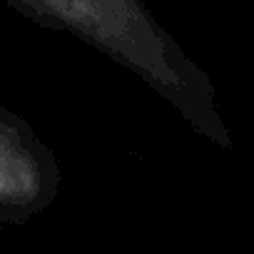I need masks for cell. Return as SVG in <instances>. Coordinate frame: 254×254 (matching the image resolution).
Returning <instances> with one entry per match:
<instances>
[{
    "mask_svg": "<svg viewBox=\"0 0 254 254\" xmlns=\"http://www.w3.org/2000/svg\"><path fill=\"white\" fill-rule=\"evenodd\" d=\"M30 23L70 35L142 80L197 135L222 152L234 137L212 75L157 20L145 0H3Z\"/></svg>",
    "mask_w": 254,
    "mask_h": 254,
    "instance_id": "1",
    "label": "cell"
},
{
    "mask_svg": "<svg viewBox=\"0 0 254 254\" xmlns=\"http://www.w3.org/2000/svg\"><path fill=\"white\" fill-rule=\"evenodd\" d=\"M58 155L35 127L0 102V224H25L60 194Z\"/></svg>",
    "mask_w": 254,
    "mask_h": 254,
    "instance_id": "2",
    "label": "cell"
}]
</instances>
